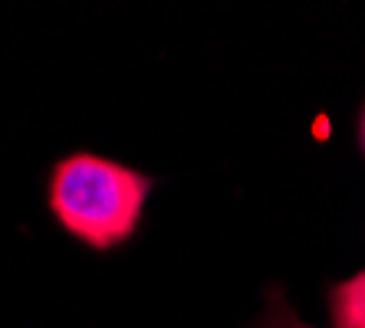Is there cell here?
Wrapping results in <instances>:
<instances>
[{"mask_svg": "<svg viewBox=\"0 0 365 328\" xmlns=\"http://www.w3.org/2000/svg\"><path fill=\"white\" fill-rule=\"evenodd\" d=\"M152 181L115 161L96 154H73L60 161L50 181V207L69 233L112 250L135 233Z\"/></svg>", "mask_w": 365, "mask_h": 328, "instance_id": "obj_1", "label": "cell"}, {"mask_svg": "<svg viewBox=\"0 0 365 328\" xmlns=\"http://www.w3.org/2000/svg\"><path fill=\"white\" fill-rule=\"evenodd\" d=\"M329 319L336 328H365V270L329 292Z\"/></svg>", "mask_w": 365, "mask_h": 328, "instance_id": "obj_2", "label": "cell"}, {"mask_svg": "<svg viewBox=\"0 0 365 328\" xmlns=\"http://www.w3.org/2000/svg\"><path fill=\"white\" fill-rule=\"evenodd\" d=\"M257 328H313V325H306L297 312H293V305L280 295V289H273V292L267 295L264 315H260Z\"/></svg>", "mask_w": 365, "mask_h": 328, "instance_id": "obj_3", "label": "cell"}, {"mask_svg": "<svg viewBox=\"0 0 365 328\" xmlns=\"http://www.w3.org/2000/svg\"><path fill=\"white\" fill-rule=\"evenodd\" d=\"M362 148H365V115H362Z\"/></svg>", "mask_w": 365, "mask_h": 328, "instance_id": "obj_4", "label": "cell"}]
</instances>
